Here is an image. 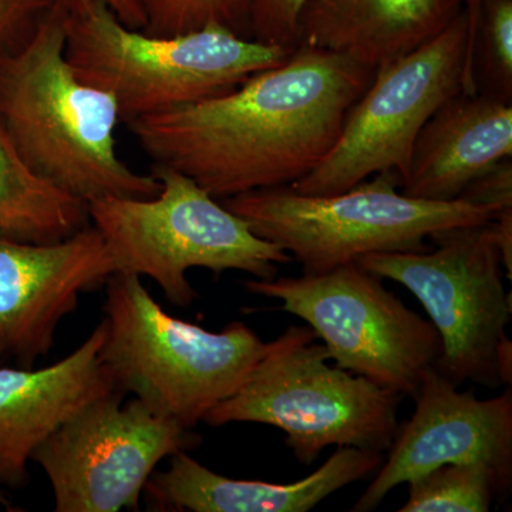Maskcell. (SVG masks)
I'll use <instances>...</instances> for the list:
<instances>
[{
  "mask_svg": "<svg viewBox=\"0 0 512 512\" xmlns=\"http://www.w3.org/2000/svg\"><path fill=\"white\" fill-rule=\"evenodd\" d=\"M116 390L64 423L33 453L57 512L137 511L158 464L201 443L200 434Z\"/></svg>",
  "mask_w": 512,
  "mask_h": 512,
  "instance_id": "obj_11",
  "label": "cell"
},
{
  "mask_svg": "<svg viewBox=\"0 0 512 512\" xmlns=\"http://www.w3.org/2000/svg\"><path fill=\"white\" fill-rule=\"evenodd\" d=\"M510 157L512 104L458 93L421 128L400 188L419 200H458L476 178Z\"/></svg>",
  "mask_w": 512,
  "mask_h": 512,
  "instance_id": "obj_16",
  "label": "cell"
},
{
  "mask_svg": "<svg viewBox=\"0 0 512 512\" xmlns=\"http://www.w3.org/2000/svg\"><path fill=\"white\" fill-rule=\"evenodd\" d=\"M168 458L167 468L154 471L144 487L148 511L306 512L336 491L376 473L384 453L338 447L311 476L286 484L221 476L188 451Z\"/></svg>",
  "mask_w": 512,
  "mask_h": 512,
  "instance_id": "obj_15",
  "label": "cell"
},
{
  "mask_svg": "<svg viewBox=\"0 0 512 512\" xmlns=\"http://www.w3.org/2000/svg\"><path fill=\"white\" fill-rule=\"evenodd\" d=\"M151 174L161 184L156 197H104L87 204L116 272L148 276L168 301L188 308L198 298L187 278L191 269L271 279L279 265L293 261L192 178L157 164Z\"/></svg>",
  "mask_w": 512,
  "mask_h": 512,
  "instance_id": "obj_5",
  "label": "cell"
},
{
  "mask_svg": "<svg viewBox=\"0 0 512 512\" xmlns=\"http://www.w3.org/2000/svg\"><path fill=\"white\" fill-rule=\"evenodd\" d=\"M481 5H483V0H464V10H466L468 18V46L464 93L468 94H474L477 92L476 82H474L473 59L474 42H476L477 25L478 18H480Z\"/></svg>",
  "mask_w": 512,
  "mask_h": 512,
  "instance_id": "obj_26",
  "label": "cell"
},
{
  "mask_svg": "<svg viewBox=\"0 0 512 512\" xmlns=\"http://www.w3.org/2000/svg\"><path fill=\"white\" fill-rule=\"evenodd\" d=\"M144 16L141 32L173 37L220 25L251 39V15L256 0H136Z\"/></svg>",
  "mask_w": 512,
  "mask_h": 512,
  "instance_id": "obj_20",
  "label": "cell"
},
{
  "mask_svg": "<svg viewBox=\"0 0 512 512\" xmlns=\"http://www.w3.org/2000/svg\"><path fill=\"white\" fill-rule=\"evenodd\" d=\"M114 272L93 225L50 244L0 232V366L35 367L52 352L57 328L80 296L104 288Z\"/></svg>",
  "mask_w": 512,
  "mask_h": 512,
  "instance_id": "obj_12",
  "label": "cell"
},
{
  "mask_svg": "<svg viewBox=\"0 0 512 512\" xmlns=\"http://www.w3.org/2000/svg\"><path fill=\"white\" fill-rule=\"evenodd\" d=\"M376 70L299 45L232 92L128 121L153 164L192 178L217 200L292 185L335 146Z\"/></svg>",
  "mask_w": 512,
  "mask_h": 512,
  "instance_id": "obj_1",
  "label": "cell"
},
{
  "mask_svg": "<svg viewBox=\"0 0 512 512\" xmlns=\"http://www.w3.org/2000/svg\"><path fill=\"white\" fill-rule=\"evenodd\" d=\"M468 46L466 10L413 52L376 69L350 107L338 140L322 163L291 187L299 194L332 195L375 174L393 171L400 184L421 128L464 92Z\"/></svg>",
  "mask_w": 512,
  "mask_h": 512,
  "instance_id": "obj_10",
  "label": "cell"
},
{
  "mask_svg": "<svg viewBox=\"0 0 512 512\" xmlns=\"http://www.w3.org/2000/svg\"><path fill=\"white\" fill-rule=\"evenodd\" d=\"M106 336L103 319L53 365L0 366V487H26L36 448L87 406L119 390L100 357Z\"/></svg>",
  "mask_w": 512,
  "mask_h": 512,
  "instance_id": "obj_14",
  "label": "cell"
},
{
  "mask_svg": "<svg viewBox=\"0 0 512 512\" xmlns=\"http://www.w3.org/2000/svg\"><path fill=\"white\" fill-rule=\"evenodd\" d=\"M309 0H256L251 15V39L266 45L295 49L299 19Z\"/></svg>",
  "mask_w": 512,
  "mask_h": 512,
  "instance_id": "obj_22",
  "label": "cell"
},
{
  "mask_svg": "<svg viewBox=\"0 0 512 512\" xmlns=\"http://www.w3.org/2000/svg\"><path fill=\"white\" fill-rule=\"evenodd\" d=\"M463 9L464 0H309L299 45L376 70L439 35Z\"/></svg>",
  "mask_w": 512,
  "mask_h": 512,
  "instance_id": "obj_17",
  "label": "cell"
},
{
  "mask_svg": "<svg viewBox=\"0 0 512 512\" xmlns=\"http://www.w3.org/2000/svg\"><path fill=\"white\" fill-rule=\"evenodd\" d=\"M416 410L396 431L382 466L350 512L375 511L399 485L446 464L483 463L512 484V392L481 400L439 370L424 375Z\"/></svg>",
  "mask_w": 512,
  "mask_h": 512,
  "instance_id": "obj_13",
  "label": "cell"
},
{
  "mask_svg": "<svg viewBox=\"0 0 512 512\" xmlns=\"http://www.w3.org/2000/svg\"><path fill=\"white\" fill-rule=\"evenodd\" d=\"M488 222L437 232L431 237L434 249L357 259L419 299L443 346L436 369L457 387L468 380L488 389L503 384L498 348L507 338L511 292L504 286L503 262Z\"/></svg>",
  "mask_w": 512,
  "mask_h": 512,
  "instance_id": "obj_9",
  "label": "cell"
},
{
  "mask_svg": "<svg viewBox=\"0 0 512 512\" xmlns=\"http://www.w3.org/2000/svg\"><path fill=\"white\" fill-rule=\"evenodd\" d=\"M477 93L512 100V0H483L473 59Z\"/></svg>",
  "mask_w": 512,
  "mask_h": 512,
  "instance_id": "obj_21",
  "label": "cell"
},
{
  "mask_svg": "<svg viewBox=\"0 0 512 512\" xmlns=\"http://www.w3.org/2000/svg\"><path fill=\"white\" fill-rule=\"evenodd\" d=\"M308 325L289 326L265 343L247 380L205 416L211 427L259 423L285 431L286 446L309 466L326 447L386 453L399 429L403 397L330 366Z\"/></svg>",
  "mask_w": 512,
  "mask_h": 512,
  "instance_id": "obj_7",
  "label": "cell"
},
{
  "mask_svg": "<svg viewBox=\"0 0 512 512\" xmlns=\"http://www.w3.org/2000/svg\"><path fill=\"white\" fill-rule=\"evenodd\" d=\"M89 220L87 204L30 170L0 121V232L50 244L80 231Z\"/></svg>",
  "mask_w": 512,
  "mask_h": 512,
  "instance_id": "obj_18",
  "label": "cell"
},
{
  "mask_svg": "<svg viewBox=\"0 0 512 512\" xmlns=\"http://www.w3.org/2000/svg\"><path fill=\"white\" fill-rule=\"evenodd\" d=\"M0 503H3V504H5V505H8V503H6V498H5V497H3V495H2V494H0Z\"/></svg>",
  "mask_w": 512,
  "mask_h": 512,
  "instance_id": "obj_27",
  "label": "cell"
},
{
  "mask_svg": "<svg viewBox=\"0 0 512 512\" xmlns=\"http://www.w3.org/2000/svg\"><path fill=\"white\" fill-rule=\"evenodd\" d=\"M63 13L67 62L82 82L116 99L124 123L232 92L295 50L220 25L146 35L123 25L104 0H79Z\"/></svg>",
  "mask_w": 512,
  "mask_h": 512,
  "instance_id": "obj_3",
  "label": "cell"
},
{
  "mask_svg": "<svg viewBox=\"0 0 512 512\" xmlns=\"http://www.w3.org/2000/svg\"><path fill=\"white\" fill-rule=\"evenodd\" d=\"M399 188V174L384 171L338 194L305 195L282 185L221 202L258 237L288 252L303 274L332 271L376 252L426 251V239L437 232L487 224L495 215L461 198L419 200Z\"/></svg>",
  "mask_w": 512,
  "mask_h": 512,
  "instance_id": "obj_6",
  "label": "cell"
},
{
  "mask_svg": "<svg viewBox=\"0 0 512 512\" xmlns=\"http://www.w3.org/2000/svg\"><path fill=\"white\" fill-rule=\"evenodd\" d=\"M64 47L63 9L50 5L18 45L0 52V121L19 156L84 204L156 197L160 181L137 173L117 153L116 99L82 82Z\"/></svg>",
  "mask_w": 512,
  "mask_h": 512,
  "instance_id": "obj_2",
  "label": "cell"
},
{
  "mask_svg": "<svg viewBox=\"0 0 512 512\" xmlns=\"http://www.w3.org/2000/svg\"><path fill=\"white\" fill-rule=\"evenodd\" d=\"M460 198L470 204L490 208L495 215L512 210L511 157L498 161L493 168L476 178Z\"/></svg>",
  "mask_w": 512,
  "mask_h": 512,
  "instance_id": "obj_23",
  "label": "cell"
},
{
  "mask_svg": "<svg viewBox=\"0 0 512 512\" xmlns=\"http://www.w3.org/2000/svg\"><path fill=\"white\" fill-rule=\"evenodd\" d=\"M407 484L409 500L400 512H488L500 495L510 493L483 463L446 464Z\"/></svg>",
  "mask_w": 512,
  "mask_h": 512,
  "instance_id": "obj_19",
  "label": "cell"
},
{
  "mask_svg": "<svg viewBox=\"0 0 512 512\" xmlns=\"http://www.w3.org/2000/svg\"><path fill=\"white\" fill-rule=\"evenodd\" d=\"M49 6L47 0H0V52L18 45Z\"/></svg>",
  "mask_w": 512,
  "mask_h": 512,
  "instance_id": "obj_24",
  "label": "cell"
},
{
  "mask_svg": "<svg viewBox=\"0 0 512 512\" xmlns=\"http://www.w3.org/2000/svg\"><path fill=\"white\" fill-rule=\"evenodd\" d=\"M50 5L59 6V8L67 9L73 6L79 0H47ZM106 5L113 10L114 15L127 28L141 30L144 28V16L138 8L136 0H104Z\"/></svg>",
  "mask_w": 512,
  "mask_h": 512,
  "instance_id": "obj_25",
  "label": "cell"
},
{
  "mask_svg": "<svg viewBox=\"0 0 512 512\" xmlns=\"http://www.w3.org/2000/svg\"><path fill=\"white\" fill-rule=\"evenodd\" d=\"M140 278L114 272L104 285L101 360L120 392L192 430L247 380L265 342L239 320L211 332L168 315Z\"/></svg>",
  "mask_w": 512,
  "mask_h": 512,
  "instance_id": "obj_4",
  "label": "cell"
},
{
  "mask_svg": "<svg viewBox=\"0 0 512 512\" xmlns=\"http://www.w3.org/2000/svg\"><path fill=\"white\" fill-rule=\"evenodd\" d=\"M244 286L302 319L340 369L399 396L414 399L439 362L443 346L433 323L357 262L298 278L249 279Z\"/></svg>",
  "mask_w": 512,
  "mask_h": 512,
  "instance_id": "obj_8",
  "label": "cell"
}]
</instances>
